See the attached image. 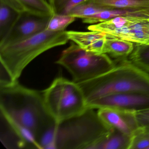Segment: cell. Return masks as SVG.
I'll list each match as a JSON object with an SVG mask.
<instances>
[{"mask_svg": "<svg viewBox=\"0 0 149 149\" xmlns=\"http://www.w3.org/2000/svg\"><path fill=\"white\" fill-rule=\"evenodd\" d=\"M106 9L149 8V0H91Z\"/></svg>", "mask_w": 149, "mask_h": 149, "instance_id": "obj_17", "label": "cell"}, {"mask_svg": "<svg viewBox=\"0 0 149 149\" xmlns=\"http://www.w3.org/2000/svg\"><path fill=\"white\" fill-rule=\"evenodd\" d=\"M148 149H149V148H148Z\"/></svg>", "mask_w": 149, "mask_h": 149, "instance_id": "obj_25", "label": "cell"}, {"mask_svg": "<svg viewBox=\"0 0 149 149\" xmlns=\"http://www.w3.org/2000/svg\"><path fill=\"white\" fill-rule=\"evenodd\" d=\"M128 59L142 69L149 73V42L135 43L134 49Z\"/></svg>", "mask_w": 149, "mask_h": 149, "instance_id": "obj_18", "label": "cell"}, {"mask_svg": "<svg viewBox=\"0 0 149 149\" xmlns=\"http://www.w3.org/2000/svg\"><path fill=\"white\" fill-rule=\"evenodd\" d=\"M76 19L70 15L54 14L49 22L47 30L54 32L64 31L66 28L74 22Z\"/></svg>", "mask_w": 149, "mask_h": 149, "instance_id": "obj_22", "label": "cell"}, {"mask_svg": "<svg viewBox=\"0 0 149 149\" xmlns=\"http://www.w3.org/2000/svg\"><path fill=\"white\" fill-rule=\"evenodd\" d=\"M42 93L46 108L56 123L80 115L88 109L79 85L62 77H56Z\"/></svg>", "mask_w": 149, "mask_h": 149, "instance_id": "obj_5", "label": "cell"}, {"mask_svg": "<svg viewBox=\"0 0 149 149\" xmlns=\"http://www.w3.org/2000/svg\"><path fill=\"white\" fill-rule=\"evenodd\" d=\"M132 137L116 129H111L97 142L94 149H130Z\"/></svg>", "mask_w": 149, "mask_h": 149, "instance_id": "obj_15", "label": "cell"}, {"mask_svg": "<svg viewBox=\"0 0 149 149\" xmlns=\"http://www.w3.org/2000/svg\"><path fill=\"white\" fill-rule=\"evenodd\" d=\"M136 112L112 108H102L97 111L101 120L108 127L116 129L131 136L139 128Z\"/></svg>", "mask_w": 149, "mask_h": 149, "instance_id": "obj_9", "label": "cell"}, {"mask_svg": "<svg viewBox=\"0 0 149 149\" xmlns=\"http://www.w3.org/2000/svg\"><path fill=\"white\" fill-rule=\"evenodd\" d=\"M149 19L137 16H122L116 17L103 22L89 26L90 31H98L108 34L114 30L135 24Z\"/></svg>", "mask_w": 149, "mask_h": 149, "instance_id": "obj_16", "label": "cell"}, {"mask_svg": "<svg viewBox=\"0 0 149 149\" xmlns=\"http://www.w3.org/2000/svg\"><path fill=\"white\" fill-rule=\"evenodd\" d=\"M116 65L104 74L77 84L83 93L86 105L109 95L129 92L149 93V73L128 58L114 60Z\"/></svg>", "mask_w": 149, "mask_h": 149, "instance_id": "obj_3", "label": "cell"}, {"mask_svg": "<svg viewBox=\"0 0 149 149\" xmlns=\"http://www.w3.org/2000/svg\"><path fill=\"white\" fill-rule=\"evenodd\" d=\"M122 16H137L149 19V8L105 9L93 16L83 20L82 21L84 23L94 24Z\"/></svg>", "mask_w": 149, "mask_h": 149, "instance_id": "obj_13", "label": "cell"}, {"mask_svg": "<svg viewBox=\"0 0 149 149\" xmlns=\"http://www.w3.org/2000/svg\"><path fill=\"white\" fill-rule=\"evenodd\" d=\"M87 108H112L137 111L149 109V93L129 92L109 95L91 102Z\"/></svg>", "mask_w": 149, "mask_h": 149, "instance_id": "obj_8", "label": "cell"}, {"mask_svg": "<svg viewBox=\"0 0 149 149\" xmlns=\"http://www.w3.org/2000/svg\"><path fill=\"white\" fill-rule=\"evenodd\" d=\"M69 40L88 51L102 54L107 36L105 33L98 31L79 32L67 31Z\"/></svg>", "mask_w": 149, "mask_h": 149, "instance_id": "obj_10", "label": "cell"}, {"mask_svg": "<svg viewBox=\"0 0 149 149\" xmlns=\"http://www.w3.org/2000/svg\"><path fill=\"white\" fill-rule=\"evenodd\" d=\"M149 147V129L139 128L132 137L130 149H148Z\"/></svg>", "mask_w": 149, "mask_h": 149, "instance_id": "obj_23", "label": "cell"}, {"mask_svg": "<svg viewBox=\"0 0 149 149\" xmlns=\"http://www.w3.org/2000/svg\"><path fill=\"white\" fill-rule=\"evenodd\" d=\"M24 11L39 15L52 16L54 11L46 0H15Z\"/></svg>", "mask_w": 149, "mask_h": 149, "instance_id": "obj_19", "label": "cell"}, {"mask_svg": "<svg viewBox=\"0 0 149 149\" xmlns=\"http://www.w3.org/2000/svg\"><path fill=\"white\" fill-rule=\"evenodd\" d=\"M52 16L23 11L7 36L0 42V47L24 40L47 30Z\"/></svg>", "mask_w": 149, "mask_h": 149, "instance_id": "obj_7", "label": "cell"}, {"mask_svg": "<svg viewBox=\"0 0 149 149\" xmlns=\"http://www.w3.org/2000/svg\"><path fill=\"white\" fill-rule=\"evenodd\" d=\"M0 110L1 118L23 148L40 149L41 138L56 122L46 108L42 91L25 87L18 81H0Z\"/></svg>", "mask_w": 149, "mask_h": 149, "instance_id": "obj_1", "label": "cell"}, {"mask_svg": "<svg viewBox=\"0 0 149 149\" xmlns=\"http://www.w3.org/2000/svg\"><path fill=\"white\" fill-rule=\"evenodd\" d=\"M107 37L119 38L134 43L149 42V19L114 30L106 34Z\"/></svg>", "mask_w": 149, "mask_h": 149, "instance_id": "obj_11", "label": "cell"}, {"mask_svg": "<svg viewBox=\"0 0 149 149\" xmlns=\"http://www.w3.org/2000/svg\"><path fill=\"white\" fill-rule=\"evenodd\" d=\"M111 129L94 109L60 123L56 122L42 136L40 149H94Z\"/></svg>", "mask_w": 149, "mask_h": 149, "instance_id": "obj_2", "label": "cell"}, {"mask_svg": "<svg viewBox=\"0 0 149 149\" xmlns=\"http://www.w3.org/2000/svg\"><path fill=\"white\" fill-rule=\"evenodd\" d=\"M139 128L149 129V109L136 112Z\"/></svg>", "mask_w": 149, "mask_h": 149, "instance_id": "obj_24", "label": "cell"}, {"mask_svg": "<svg viewBox=\"0 0 149 149\" xmlns=\"http://www.w3.org/2000/svg\"><path fill=\"white\" fill-rule=\"evenodd\" d=\"M133 42L116 38H106L102 54H106L114 60L128 58L134 49Z\"/></svg>", "mask_w": 149, "mask_h": 149, "instance_id": "obj_14", "label": "cell"}, {"mask_svg": "<svg viewBox=\"0 0 149 149\" xmlns=\"http://www.w3.org/2000/svg\"><path fill=\"white\" fill-rule=\"evenodd\" d=\"M56 63L64 67L77 84L95 78L116 65L108 55L87 51L74 42L63 51Z\"/></svg>", "mask_w": 149, "mask_h": 149, "instance_id": "obj_6", "label": "cell"}, {"mask_svg": "<svg viewBox=\"0 0 149 149\" xmlns=\"http://www.w3.org/2000/svg\"><path fill=\"white\" fill-rule=\"evenodd\" d=\"M91 0H49L54 14L68 15L72 9L78 5Z\"/></svg>", "mask_w": 149, "mask_h": 149, "instance_id": "obj_21", "label": "cell"}, {"mask_svg": "<svg viewBox=\"0 0 149 149\" xmlns=\"http://www.w3.org/2000/svg\"><path fill=\"white\" fill-rule=\"evenodd\" d=\"M105 9L91 1L77 6L71 10L68 15L83 20Z\"/></svg>", "mask_w": 149, "mask_h": 149, "instance_id": "obj_20", "label": "cell"}, {"mask_svg": "<svg viewBox=\"0 0 149 149\" xmlns=\"http://www.w3.org/2000/svg\"><path fill=\"white\" fill-rule=\"evenodd\" d=\"M69 40L67 31L45 30L26 40L0 47L1 67L11 81H18L26 67L37 56Z\"/></svg>", "mask_w": 149, "mask_h": 149, "instance_id": "obj_4", "label": "cell"}, {"mask_svg": "<svg viewBox=\"0 0 149 149\" xmlns=\"http://www.w3.org/2000/svg\"><path fill=\"white\" fill-rule=\"evenodd\" d=\"M23 11L15 0H0V42L7 36Z\"/></svg>", "mask_w": 149, "mask_h": 149, "instance_id": "obj_12", "label": "cell"}]
</instances>
